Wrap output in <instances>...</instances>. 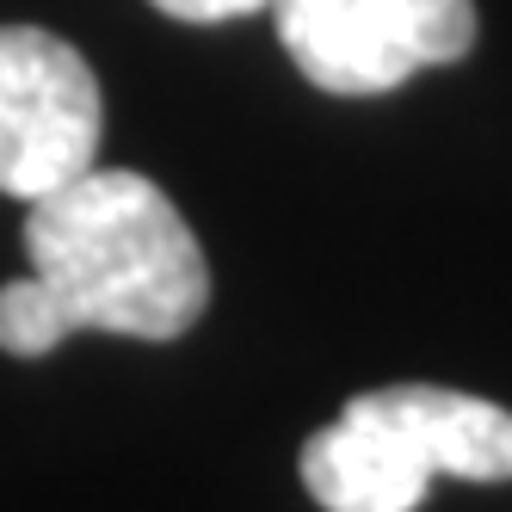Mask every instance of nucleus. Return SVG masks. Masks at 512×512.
<instances>
[{"instance_id":"f257e3e1","label":"nucleus","mask_w":512,"mask_h":512,"mask_svg":"<svg viewBox=\"0 0 512 512\" xmlns=\"http://www.w3.org/2000/svg\"><path fill=\"white\" fill-rule=\"evenodd\" d=\"M19 284H0V352L44 358L68 334L179 340L210 303V266L179 204L130 167H93L25 204Z\"/></svg>"},{"instance_id":"39448f33","label":"nucleus","mask_w":512,"mask_h":512,"mask_svg":"<svg viewBox=\"0 0 512 512\" xmlns=\"http://www.w3.org/2000/svg\"><path fill=\"white\" fill-rule=\"evenodd\" d=\"M149 7H161L167 19H186V25H223V19H247L272 7V0H149Z\"/></svg>"},{"instance_id":"f03ea898","label":"nucleus","mask_w":512,"mask_h":512,"mask_svg":"<svg viewBox=\"0 0 512 512\" xmlns=\"http://www.w3.org/2000/svg\"><path fill=\"white\" fill-rule=\"evenodd\" d=\"M438 475L512 482V414L500 401L389 383L352 395L303 445V488L321 512H414Z\"/></svg>"},{"instance_id":"20e7f679","label":"nucleus","mask_w":512,"mask_h":512,"mask_svg":"<svg viewBox=\"0 0 512 512\" xmlns=\"http://www.w3.org/2000/svg\"><path fill=\"white\" fill-rule=\"evenodd\" d=\"M105 93L93 62L38 25L0 31V192L38 204L99 167Z\"/></svg>"},{"instance_id":"7ed1b4c3","label":"nucleus","mask_w":512,"mask_h":512,"mask_svg":"<svg viewBox=\"0 0 512 512\" xmlns=\"http://www.w3.org/2000/svg\"><path fill=\"white\" fill-rule=\"evenodd\" d=\"M278 44L321 93L371 99L475 50V0H272Z\"/></svg>"}]
</instances>
